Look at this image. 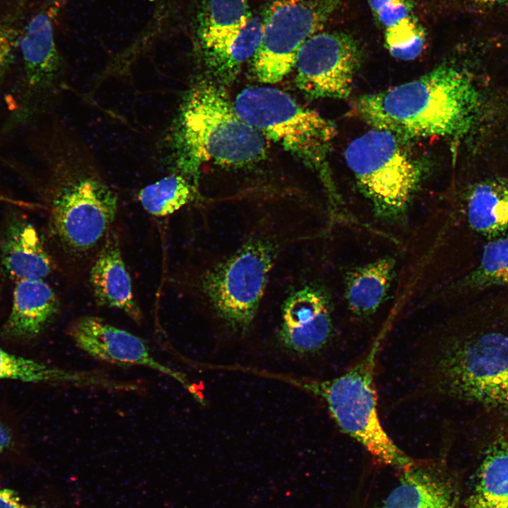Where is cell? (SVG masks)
I'll return each instance as SVG.
<instances>
[{
  "mask_svg": "<svg viewBox=\"0 0 508 508\" xmlns=\"http://www.w3.org/2000/svg\"><path fill=\"white\" fill-rule=\"evenodd\" d=\"M470 227L483 235L496 236L508 227V181L491 179L477 183L466 200Z\"/></svg>",
  "mask_w": 508,
  "mask_h": 508,
  "instance_id": "cell-21",
  "label": "cell"
},
{
  "mask_svg": "<svg viewBox=\"0 0 508 508\" xmlns=\"http://www.w3.org/2000/svg\"><path fill=\"white\" fill-rule=\"evenodd\" d=\"M403 471L379 508H457L456 492L440 469L414 462Z\"/></svg>",
  "mask_w": 508,
  "mask_h": 508,
  "instance_id": "cell-16",
  "label": "cell"
},
{
  "mask_svg": "<svg viewBox=\"0 0 508 508\" xmlns=\"http://www.w3.org/2000/svg\"><path fill=\"white\" fill-rule=\"evenodd\" d=\"M49 191V227L64 248L84 253L109 231L118 210L116 194L104 183L83 177L54 182Z\"/></svg>",
  "mask_w": 508,
  "mask_h": 508,
  "instance_id": "cell-9",
  "label": "cell"
},
{
  "mask_svg": "<svg viewBox=\"0 0 508 508\" xmlns=\"http://www.w3.org/2000/svg\"><path fill=\"white\" fill-rule=\"evenodd\" d=\"M389 326L368 351L343 374L329 380L288 379L322 401L340 430L380 463L405 468L414 461L392 441L380 419L375 384L377 360Z\"/></svg>",
  "mask_w": 508,
  "mask_h": 508,
  "instance_id": "cell-5",
  "label": "cell"
},
{
  "mask_svg": "<svg viewBox=\"0 0 508 508\" xmlns=\"http://www.w3.org/2000/svg\"><path fill=\"white\" fill-rule=\"evenodd\" d=\"M396 268V258L386 255L347 270L344 294L349 311L358 318L373 315L387 300Z\"/></svg>",
  "mask_w": 508,
  "mask_h": 508,
  "instance_id": "cell-18",
  "label": "cell"
},
{
  "mask_svg": "<svg viewBox=\"0 0 508 508\" xmlns=\"http://www.w3.org/2000/svg\"><path fill=\"white\" fill-rule=\"evenodd\" d=\"M374 17L385 29L413 14L411 0H368Z\"/></svg>",
  "mask_w": 508,
  "mask_h": 508,
  "instance_id": "cell-26",
  "label": "cell"
},
{
  "mask_svg": "<svg viewBox=\"0 0 508 508\" xmlns=\"http://www.w3.org/2000/svg\"><path fill=\"white\" fill-rule=\"evenodd\" d=\"M481 4H496L501 3L507 0H474Z\"/></svg>",
  "mask_w": 508,
  "mask_h": 508,
  "instance_id": "cell-29",
  "label": "cell"
},
{
  "mask_svg": "<svg viewBox=\"0 0 508 508\" xmlns=\"http://www.w3.org/2000/svg\"><path fill=\"white\" fill-rule=\"evenodd\" d=\"M468 429L477 465L465 508H508V415L474 413Z\"/></svg>",
  "mask_w": 508,
  "mask_h": 508,
  "instance_id": "cell-11",
  "label": "cell"
},
{
  "mask_svg": "<svg viewBox=\"0 0 508 508\" xmlns=\"http://www.w3.org/2000/svg\"><path fill=\"white\" fill-rule=\"evenodd\" d=\"M0 508H32L23 502L17 494L6 488L0 490Z\"/></svg>",
  "mask_w": 508,
  "mask_h": 508,
  "instance_id": "cell-27",
  "label": "cell"
},
{
  "mask_svg": "<svg viewBox=\"0 0 508 508\" xmlns=\"http://www.w3.org/2000/svg\"><path fill=\"white\" fill-rule=\"evenodd\" d=\"M68 333L80 349L95 359L119 365L147 367L190 389L184 376L153 356L146 341L102 318L92 315L78 318L71 324Z\"/></svg>",
  "mask_w": 508,
  "mask_h": 508,
  "instance_id": "cell-12",
  "label": "cell"
},
{
  "mask_svg": "<svg viewBox=\"0 0 508 508\" xmlns=\"http://www.w3.org/2000/svg\"><path fill=\"white\" fill-rule=\"evenodd\" d=\"M59 309L56 294L44 280L17 281L3 333L12 338L35 337L51 323Z\"/></svg>",
  "mask_w": 508,
  "mask_h": 508,
  "instance_id": "cell-17",
  "label": "cell"
},
{
  "mask_svg": "<svg viewBox=\"0 0 508 508\" xmlns=\"http://www.w3.org/2000/svg\"><path fill=\"white\" fill-rule=\"evenodd\" d=\"M2 488H3L1 487V483H0V490L2 489Z\"/></svg>",
  "mask_w": 508,
  "mask_h": 508,
  "instance_id": "cell-31",
  "label": "cell"
},
{
  "mask_svg": "<svg viewBox=\"0 0 508 508\" xmlns=\"http://www.w3.org/2000/svg\"><path fill=\"white\" fill-rule=\"evenodd\" d=\"M508 284V235L488 243L480 264L461 282L460 286L482 289Z\"/></svg>",
  "mask_w": 508,
  "mask_h": 508,
  "instance_id": "cell-23",
  "label": "cell"
},
{
  "mask_svg": "<svg viewBox=\"0 0 508 508\" xmlns=\"http://www.w3.org/2000/svg\"><path fill=\"white\" fill-rule=\"evenodd\" d=\"M16 380L27 382L71 384L110 390H123L124 382L92 371H71L11 354L0 348V380Z\"/></svg>",
  "mask_w": 508,
  "mask_h": 508,
  "instance_id": "cell-19",
  "label": "cell"
},
{
  "mask_svg": "<svg viewBox=\"0 0 508 508\" xmlns=\"http://www.w3.org/2000/svg\"><path fill=\"white\" fill-rule=\"evenodd\" d=\"M90 284L98 305L123 311L136 322L142 320L130 274L117 235L109 231L90 271Z\"/></svg>",
  "mask_w": 508,
  "mask_h": 508,
  "instance_id": "cell-14",
  "label": "cell"
},
{
  "mask_svg": "<svg viewBox=\"0 0 508 508\" xmlns=\"http://www.w3.org/2000/svg\"><path fill=\"white\" fill-rule=\"evenodd\" d=\"M429 394L475 410L508 415V323L445 329L424 353Z\"/></svg>",
  "mask_w": 508,
  "mask_h": 508,
  "instance_id": "cell-2",
  "label": "cell"
},
{
  "mask_svg": "<svg viewBox=\"0 0 508 508\" xmlns=\"http://www.w3.org/2000/svg\"><path fill=\"white\" fill-rule=\"evenodd\" d=\"M195 186L184 176L173 174L142 188L138 200L149 214L166 217L174 213L195 198Z\"/></svg>",
  "mask_w": 508,
  "mask_h": 508,
  "instance_id": "cell-22",
  "label": "cell"
},
{
  "mask_svg": "<svg viewBox=\"0 0 508 508\" xmlns=\"http://www.w3.org/2000/svg\"><path fill=\"white\" fill-rule=\"evenodd\" d=\"M406 140L373 128L353 140L345 151L346 164L378 219H404L423 176V166Z\"/></svg>",
  "mask_w": 508,
  "mask_h": 508,
  "instance_id": "cell-6",
  "label": "cell"
},
{
  "mask_svg": "<svg viewBox=\"0 0 508 508\" xmlns=\"http://www.w3.org/2000/svg\"><path fill=\"white\" fill-rule=\"evenodd\" d=\"M62 1H63V0H54V4H56V6H57V4H58L59 3H60V2H61Z\"/></svg>",
  "mask_w": 508,
  "mask_h": 508,
  "instance_id": "cell-30",
  "label": "cell"
},
{
  "mask_svg": "<svg viewBox=\"0 0 508 508\" xmlns=\"http://www.w3.org/2000/svg\"><path fill=\"white\" fill-rule=\"evenodd\" d=\"M0 258L8 274L17 281L43 280L52 271V260L35 227L17 215L11 217L4 227Z\"/></svg>",
  "mask_w": 508,
  "mask_h": 508,
  "instance_id": "cell-15",
  "label": "cell"
},
{
  "mask_svg": "<svg viewBox=\"0 0 508 508\" xmlns=\"http://www.w3.org/2000/svg\"><path fill=\"white\" fill-rule=\"evenodd\" d=\"M251 16L248 0H207L198 17L202 52L231 43Z\"/></svg>",
  "mask_w": 508,
  "mask_h": 508,
  "instance_id": "cell-20",
  "label": "cell"
},
{
  "mask_svg": "<svg viewBox=\"0 0 508 508\" xmlns=\"http://www.w3.org/2000/svg\"><path fill=\"white\" fill-rule=\"evenodd\" d=\"M17 42L11 30H0V141L13 109Z\"/></svg>",
  "mask_w": 508,
  "mask_h": 508,
  "instance_id": "cell-25",
  "label": "cell"
},
{
  "mask_svg": "<svg viewBox=\"0 0 508 508\" xmlns=\"http://www.w3.org/2000/svg\"><path fill=\"white\" fill-rule=\"evenodd\" d=\"M11 441V436L9 430L0 422V453L10 445Z\"/></svg>",
  "mask_w": 508,
  "mask_h": 508,
  "instance_id": "cell-28",
  "label": "cell"
},
{
  "mask_svg": "<svg viewBox=\"0 0 508 508\" xmlns=\"http://www.w3.org/2000/svg\"><path fill=\"white\" fill-rule=\"evenodd\" d=\"M357 40L343 32H317L302 46L294 68L296 84L313 99H347L361 62Z\"/></svg>",
  "mask_w": 508,
  "mask_h": 508,
  "instance_id": "cell-10",
  "label": "cell"
},
{
  "mask_svg": "<svg viewBox=\"0 0 508 508\" xmlns=\"http://www.w3.org/2000/svg\"><path fill=\"white\" fill-rule=\"evenodd\" d=\"M480 93L463 70L440 65L409 82L360 97L354 109L373 128L404 140L459 138L476 123Z\"/></svg>",
  "mask_w": 508,
  "mask_h": 508,
  "instance_id": "cell-1",
  "label": "cell"
},
{
  "mask_svg": "<svg viewBox=\"0 0 508 508\" xmlns=\"http://www.w3.org/2000/svg\"><path fill=\"white\" fill-rule=\"evenodd\" d=\"M344 0H275L267 8L260 44L253 58L262 83L282 80L294 68L304 43L318 32Z\"/></svg>",
  "mask_w": 508,
  "mask_h": 508,
  "instance_id": "cell-8",
  "label": "cell"
},
{
  "mask_svg": "<svg viewBox=\"0 0 508 508\" xmlns=\"http://www.w3.org/2000/svg\"><path fill=\"white\" fill-rule=\"evenodd\" d=\"M234 105L246 123L318 175L326 190L332 217L347 221L349 214L327 162L337 133L335 125L318 112L302 106L283 90L270 86H251L243 90L236 97Z\"/></svg>",
  "mask_w": 508,
  "mask_h": 508,
  "instance_id": "cell-4",
  "label": "cell"
},
{
  "mask_svg": "<svg viewBox=\"0 0 508 508\" xmlns=\"http://www.w3.org/2000/svg\"><path fill=\"white\" fill-rule=\"evenodd\" d=\"M267 140L238 115L219 85L203 81L183 104L176 146L181 168L195 182L199 168L207 163L244 167L261 161Z\"/></svg>",
  "mask_w": 508,
  "mask_h": 508,
  "instance_id": "cell-3",
  "label": "cell"
},
{
  "mask_svg": "<svg viewBox=\"0 0 508 508\" xmlns=\"http://www.w3.org/2000/svg\"><path fill=\"white\" fill-rule=\"evenodd\" d=\"M274 243L253 236L202 276L201 289L211 308L235 332H246L255 317L277 255Z\"/></svg>",
  "mask_w": 508,
  "mask_h": 508,
  "instance_id": "cell-7",
  "label": "cell"
},
{
  "mask_svg": "<svg viewBox=\"0 0 508 508\" xmlns=\"http://www.w3.org/2000/svg\"><path fill=\"white\" fill-rule=\"evenodd\" d=\"M333 334L331 301L316 285H305L289 294L282 306L278 340L284 348L299 354L316 353Z\"/></svg>",
  "mask_w": 508,
  "mask_h": 508,
  "instance_id": "cell-13",
  "label": "cell"
},
{
  "mask_svg": "<svg viewBox=\"0 0 508 508\" xmlns=\"http://www.w3.org/2000/svg\"><path fill=\"white\" fill-rule=\"evenodd\" d=\"M426 34L413 16L405 18L385 31V44L394 58L411 61L423 51Z\"/></svg>",
  "mask_w": 508,
  "mask_h": 508,
  "instance_id": "cell-24",
  "label": "cell"
}]
</instances>
